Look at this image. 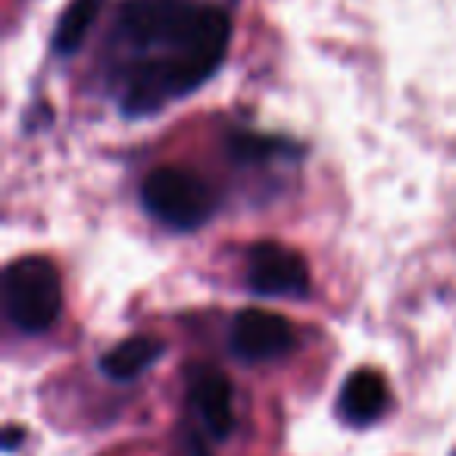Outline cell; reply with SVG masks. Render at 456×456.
<instances>
[{"label": "cell", "mask_w": 456, "mask_h": 456, "mask_svg": "<svg viewBox=\"0 0 456 456\" xmlns=\"http://www.w3.org/2000/svg\"><path fill=\"white\" fill-rule=\"evenodd\" d=\"M232 22L191 0H128L116 20V88L128 116L157 113L200 88L225 60Z\"/></svg>", "instance_id": "6da1fadb"}, {"label": "cell", "mask_w": 456, "mask_h": 456, "mask_svg": "<svg viewBox=\"0 0 456 456\" xmlns=\"http://www.w3.org/2000/svg\"><path fill=\"white\" fill-rule=\"evenodd\" d=\"M7 316L26 335H41L60 319L63 310V281L47 256H22L4 273Z\"/></svg>", "instance_id": "7a4b0ae2"}, {"label": "cell", "mask_w": 456, "mask_h": 456, "mask_svg": "<svg viewBox=\"0 0 456 456\" xmlns=\"http://www.w3.org/2000/svg\"><path fill=\"white\" fill-rule=\"evenodd\" d=\"M141 203L166 228L194 232L216 213V191L197 172L182 166H159L141 184Z\"/></svg>", "instance_id": "3957f363"}, {"label": "cell", "mask_w": 456, "mask_h": 456, "mask_svg": "<svg viewBox=\"0 0 456 456\" xmlns=\"http://www.w3.org/2000/svg\"><path fill=\"white\" fill-rule=\"evenodd\" d=\"M248 285L260 297H304L310 288V273L297 250L260 241L248 254Z\"/></svg>", "instance_id": "277c9868"}, {"label": "cell", "mask_w": 456, "mask_h": 456, "mask_svg": "<svg viewBox=\"0 0 456 456\" xmlns=\"http://www.w3.org/2000/svg\"><path fill=\"white\" fill-rule=\"evenodd\" d=\"M228 344L238 360L263 362L285 356L294 347V329L285 316L269 310H241L228 331Z\"/></svg>", "instance_id": "5b68a950"}, {"label": "cell", "mask_w": 456, "mask_h": 456, "mask_svg": "<svg viewBox=\"0 0 456 456\" xmlns=\"http://www.w3.org/2000/svg\"><path fill=\"white\" fill-rule=\"evenodd\" d=\"M188 397L194 403V412L200 416L203 428L213 437H228L235 428V387L219 369L200 366L191 375Z\"/></svg>", "instance_id": "8992f818"}, {"label": "cell", "mask_w": 456, "mask_h": 456, "mask_svg": "<svg viewBox=\"0 0 456 456\" xmlns=\"http://www.w3.org/2000/svg\"><path fill=\"white\" fill-rule=\"evenodd\" d=\"M391 406V391L381 372L375 369H356L347 375L338 394V412L347 425L354 428H366V425L379 422Z\"/></svg>", "instance_id": "52a82bcc"}, {"label": "cell", "mask_w": 456, "mask_h": 456, "mask_svg": "<svg viewBox=\"0 0 456 456\" xmlns=\"http://www.w3.org/2000/svg\"><path fill=\"white\" fill-rule=\"evenodd\" d=\"M159 354H163V344L157 338H147V335L126 338V341H119L101 360V372L113 381H132L144 369H151L159 360Z\"/></svg>", "instance_id": "ba28073f"}, {"label": "cell", "mask_w": 456, "mask_h": 456, "mask_svg": "<svg viewBox=\"0 0 456 456\" xmlns=\"http://www.w3.org/2000/svg\"><path fill=\"white\" fill-rule=\"evenodd\" d=\"M101 4L103 0H69V7L63 10L57 22V32H53V51L60 57H69L85 45L97 13H101Z\"/></svg>", "instance_id": "9c48e42d"}]
</instances>
